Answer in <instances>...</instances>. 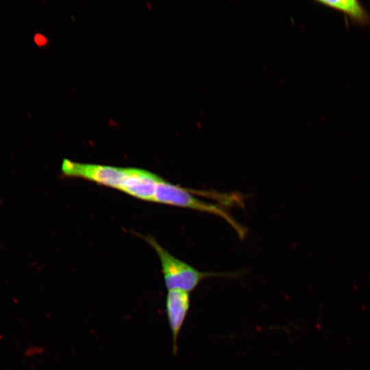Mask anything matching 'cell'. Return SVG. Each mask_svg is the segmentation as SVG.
<instances>
[{"label":"cell","mask_w":370,"mask_h":370,"mask_svg":"<svg viewBox=\"0 0 370 370\" xmlns=\"http://www.w3.org/2000/svg\"><path fill=\"white\" fill-rule=\"evenodd\" d=\"M144 239L153 248L160 262L164 285L169 290L190 293L209 278H235L238 273L201 271L176 258L162 247L151 236Z\"/></svg>","instance_id":"obj_1"},{"label":"cell","mask_w":370,"mask_h":370,"mask_svg":"<svg viewBox=\"0 0 370 370\" xmlns=\"http://www.w3.org/2000/svg\"><path fill=\"white\" fill-rule=\"evenodd\" d=\"M154 202L214 214L229 223L240 238H244L246 235V229L238 223L225 208L202 201L195 196V190L172 184L163 178L158 185Z\"/></svg>","instance_id":"obj_2"},{"label":"cell","mask_w":370,"mask_h":370,"mask_svg":"<svg viewBox=\"0 0 370 370\" xmlns=\"http://www.w3.org/2000/svg\"><path fill=\"white\" fill-rule=\"evenodd\" d=\"M160 179L161 177L147 170L127 167L119 190L135 198L153 202Z\"/></svg>","instance_id":"obj_3"},{"label":"cell","mask_w":370,"mask_h":370,"mask_svg":"<svg viewBox=\"0 0 370 370\" xmlns=\"http://www.w3.org/2000/svg\"><path fill=\"white\" fill-rule=\"evenodd\" d=\"M190 307V293L169 290L165 301L166 313L173 338V352H177V340Z\"/></svg>","instance_id":"obj_4"},{"label":"cell","mask_w":370,"mask_h":370,"mask_svg":"<svg viewBox=\"0 0 370 370\" xmlns=\"http://www.w3.org/2000/svg\"><path fill=\"white\" fill-rule=\"evenodd\" d=\"M320 4L336 10L347 15L358 25L367 26L370 24V15L360 2L356 0L318 1Z\"/></svg>","instance_id":"obj_5"},{"label":"cell","mask_w":370,"mask_h":370,"mask_svg":"<svg viewBox=\"0 0 370 370\" xmlns=\"http://www.w3.org/2000/svg\"><path fill=\"white\" fill-rule=\"evenodd\" d=\"M1 204V200L0 199V205Z\"/></svg>","instance_id":"obj_6"}]
</instances>
